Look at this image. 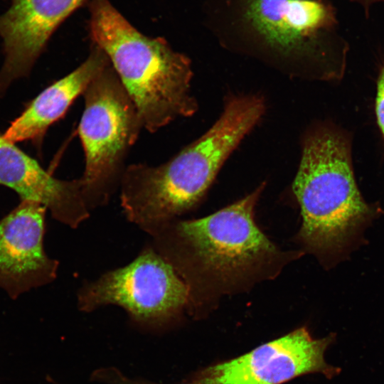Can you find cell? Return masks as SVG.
I'll return each mask as SVG.
<instances>
[{
  "label": "cell",
  "mask_w": 384,
  "mask_h": 384,
  "mask_svg": "<svg viewBox=\"0 0 384 384\" xmlns=\"http://www.w3.org/2000/svg\"><path fill=\"white\" fill-rule=\"evenodd\" d=\"M264 186L207 217L175 218L146 231L187 285L188 307L247 290L299 256L282 252L256 225L254 209Z\"/></svg>",
  "instance_id": "1"
},
{
  "label": "cell",
  "mask_w": 384,
  "mask_h": 384,
  "mask_svg": "<svg viewBox=\"0 0 384 384\" xmlns=\"http://www.w3.org/2000/svg\"><path fill=\"white\" fill-rule=\"evenodd\" d=\"M265 110L259 96L235 97L203 136L168 161L126 166L119 189L127 219L146 231L193 208Z\"/></svg>",
  "instance_id": "2"
},
{
  "label": "cell",
  "mask_w": 384,
  "mask_h": 384,
  "mask_svg": "<svg viewBox=\"0 0 384 384\" xmlns=\"http://www.w3.org/2000/svg\"><path fill=\"white\" fill-rule=\"evenodd\" d=\"M293 191L302 216L297 238L326 267L344 257L379 213L358 189L349 134L333 125L306 137Z\"/></svg>",
  "instance_id": "3"
},
{
  "label": "cell",
  "mask_w": 384,
  "mask_h": 384,
  "mask_svg": "<svg viewBox=\"0 0 384 384\" xmlns=\"http://www.w3.org/2000/svg\"><path fill=\"white\" fill-rule=\"evenodd\" d=\"M92 43L107 55L139 113L143 128L154 133L197 110L191 94L190 59L161 37L144 35L109 0H90Z\"/></svg>",
  "instance_id": "4"
},
{
  "label": "cell",
  "mask_w": 384,
  "mask_h": 384,
  "mask_svg": "<svg viewBox=\"0 0 384 384\" xmlns=\"http://www.w3.org/2000/svg\"><path fill=\"white\" fill-rule=\"evenodd\" d=\"M78 134L85 153L82 193L90 210L107 204L119 187L129 151L143 128L137 110L111 63L83 92Z\"/></svg>",
  "instance_id": "5"
},
{
  "label": "cell",
  "mask_w": 384,
  "mask_h": 384,
  "mask_svg": "<svg viewBox=\"0 0 384 384\" xmlns=\"http://www.w3.org/2000/svg\"><path fill=\"white\" fill-rule=\"evenodd\" d=\"M77 298L82 311L112 304L137 321L163 323L188 306L189 293L171 265L149 245L127 265L84 283Z\"/></svg>",
  "instance_id": "6"
},
{
  "label": "cell",
  "mask_w": 384,
  "mask_h": 384,
  "mask_svg": "<svg viewBox=\"0 0 384 384\" xmlns=\"http://www.w3.org/2000/svg\"><path fill=\"white\" fill-rule=\"evenodd\" d=\"M336 339L335 333L314 338L302 327L240 357L209 366L188 384H282L316 373L331 379L341 369L328 364L324 353Z\"/></svg>",
  "instance_id": "7"
},
{
  "label": "cell",
  "mask_w": 384,
  "mask_h": 384,
  "mask_svg": "<svg viewBox=\"0 0 384 384\" xmlns=\"http://www.w3.org/2000/svg\"><path fill=\"white\" fill-rule=\"evenodd\" d=\"M46 210L21 201L0 220V289L12 299L57 277L59 263L43 247Z\"/></svg>",
  "instance_id": "8"
},
{
  "label": "cell",
  "mask_w": 384,
  "mask_h": 384,
  "mask_svg": "<svg viewBox=\"0 0 384 384\" xmlns=\"http://www.w3.org/2000/svg\"><path fill=\"white\" fill-rule=\"evenodd\" d=\"M88 0H13L0 16L4 61L0 92L27 76L56 28Z\"/></svg>",
  "instance_id": "9"
},
{
  "label": "cell",
  "mask_w": 384,
  "mask_h": 384,
  "mask_svg": "<svg viewBox=\"0 0 384 384\" xmlns=\"http://www.w3.org/2000/svg\"><path fill=\"white\" fill-rule=\"evenodd\" d=\"M0 185L14 191L21 201L38 203L57 221L78 228L90 216L81 178L60 180L0 132Z\"/></svg>",
  "instance_id": "10"
},
{
  "label": "cell",
  "mask_w": 384,
  "mask_h": 384,
  "mask_svg": "<svg viewBox=\"0 0 384 384\" xmlns=\"http://www.w3.org/2000/svg\"><path fill=\"white\" fill-rule=\"evenodd\" d=\"M246 14L270 43L286 50L305 48L334 23L319 0H248Z\"/></svg>",
  "instance_id": "11"
},
{
  "label": "cell",
  "mask_w": 384,
  "mask_h": 384,
  "mask_svg": "<svg viewBox=\"0 0 384 384\" xmlns=\"http://www.w3.org/2000/svg\"><path fill=\"white\" fill-rule=\"evenodd\" d=\"M110 63L106 53L92 43L87 59L39 93L12 122L4 133V137L14 143L41 140L48 127L65 114L94 77Z\"/></svg>",
  "instance_id": "12"
},
{
  "label": "cell",
  "mask_w": 384,
  "mask_h": 384,
  "mask_svg": "<svg viewBox=\"0 0 384 384\" xmlns=\"http://www.w3.org/2000/svg\"><path fill=\"white\" fill-rule=\"evenodd\" d=\"M375 112L377 124L384 140V65L379 72L377 80Z\"/></svg>",
  "instance_id": "13"
}]
</instances>
